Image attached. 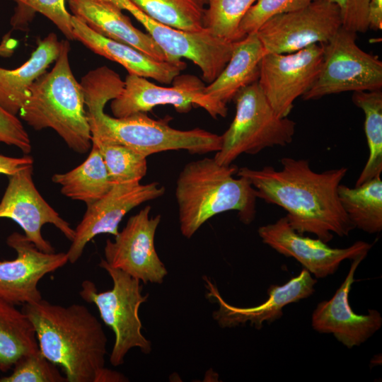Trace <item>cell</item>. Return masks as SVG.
<instances>
[{
    "mask_svg": "<svg viewBox=\"0 0 382 382\" xmlns=\"http://www.w3.org/2000/svg\"><path fill=\"white\" fill-rule=\"evenodd\" d=\"M16 4L11 25L13 29L25 30L36 13L45 16L70 40H74L71 14L65 0H12Z\"/></svg>",
    "mask_w": 382,
    "mask_h": 382,
    "instance_id": "4dcf8cb0",
    "label": "cell"
},
{
    "mask_svg": "<svg viewBox=\"0 0 382 382\" xmlns=\"http://www.w3.org/2000/svg\"><path fill=\"white\" fill-rule=\"evenodd\" d=\"M38 349L35 331L28 316L0 297V371L12 369L21 357Z\"/></svg>",
    "mask_w": 382,
    "mask_h": 382,
    "instance_id": "d4e9b609",
    "label": "cell"
},
{
    "mask_svg": "<svg viewBox=\"0 0 382 382\" xmlns=\"http://www.w3.org/2000/svg\"><path fill=\"white\" fill-rule=\"evenodd\" d=\"M364 257L352 260L349 272L329 300L319 302L311 315V327L320 333L332 334L348 349L365 342L382 325L379 311L369 309L366 314L354 312L349 302V294L354 282V274Z\"/></svg>",
    "mask_w": 382,
    "mask_h": 382,
    "instance_id": "ac0fdd59",
    "label": "cell"
},
{
    "mask_svg": "<svg viewBox=\"0 0 382 382\" xmlns=\"http://www.w3.org/2000/svg\"><path fill=\"white\" fill-rule=\"evenodd\" d=\"M153 20L171 28L199 32L207 0H130Z\"/></svg>",
    "mask_w": 382,
    "mask_h": 382,
    "instance_id": "83f0119b",
    "label": "cell"
},
{
    "mask_svg": "<svg viewBox=\"0 0 382 382\" xmlns=\"http://www.w3.org/2000/svg\"><path fill=\"white\" fill-rule=\"evenodd\" d=\"M323 59V44L291 53L263 55L257 83L278 117H286L294 100L309 90L320 72Z\"/></svg>",
    "mask_w": 382,
    "mask_h": 382,
    "instance_id": "7c38bea8",
    "label": "cell"
},
{
    "mask_svg": "<svg viewBox=\"0 0 382 382\" xmlns=\"http://www.w3.org/2000/svg\"><path fill=\"white\" fill-rule=\"evenodd\" d=\"M60 51V41L51 33L38 42L30 58L19 67H0V106L16 115L25 103L32 84L55 62Z\"/></svg>",
    "mask_w": 382,
    "mask_h": 382,
    "instance_id": "7402d4cb",
    "label": "cell"
},
{
    "mask_svg": "<svg viewBox=\"0 0 382 382\" xmlns=\"http://www.w3.org/2000/svg\"><path fill=\"white\" fill-rule=\"evenodd\" d=\"M82 88L91 139L122 144L146 158L153 154L180 149L192 154H204L217 152L221 147V135L201 128L177 129L144 112L120 118L105 114L106 103L116 97L117 92L105 80H87Z\"/></svg>",
    "mask_w": 382,
    "mask_h": 382,
    "instance_id": "3957f363",
    "label": "cell"
},
{
    "mask_svg": "<svg viewBox=\"0 0 382 382\" xmlns=\"http://www.w3.org/2000/svg\"><path fill=\"white\" fill-rule=\"evenodd\" d=\"M6 243L16 252V257L0 261V297L15 305L40 301V281L69 262L66 253L40 250L16 231L7 237Z\"/></svg>",
    "mask_w": 382,
    "mask_h": 382,
    "instance_id": "e0dca14e",
    "label": "cell"
},
{
    "mask_svg": "<svg viewBox=\"0 0 382 382\" xmlns=\"http://www.w3.org/2000/svg\"><path fill=\"white\" fill-rule=\"evenodd\" d=\"M352 99L364 112V131L369 148L368 160L355 183V186H359L380 176L382 171V91H355Z\"/></svg>",
    "mask_w": 382,
    "mask_h": 382,
    "instance_id": "4316f807",
    "label": "cell"
},
{
    "mask_svg": "<svg viewBox=\"0 0 382 382\" xmlns=\"http://www.w3.org/2000/svg\"><path fill=\"white\" fill-rule=\"evenodd\" d=\"M339 7L342 27L347 30L365 33L369 29L368 6L369 0H330Z\"/></svg>",
    "mask_w": 382,
    "mask_h": 382,
    "instance_id": "e575fe53",
    "label": "cell"
},
{
    "mask_svg": "<svg viewBox=\"0 0 382 382\" xmlns=\"http://www.w3.org/2000/svg\"><path fill=\"white\" fill-rule=\"evenodd\" d=\"M98 265L109 274L112 288L98 291L94 282L84 280L79 295L83 301L96 305L103 323L113 331L115 342L110 362L117 366L124 363L126 354L132 348H139L144 354L151 352V342L141 332L139 316V307L147 301L149 294L142 295L139 279L110 267L104 259Z\"/></svg>",
    "mask_w": 382,
    "mask_h": 382,
    "instance_id": "52a82bcc",
    "label": "cell"
},
{
    "mask_svg": "<svg viewBox=\"0 0 382 382\" xmlns=\"http://www.w3.org/2000/svg\"><path fill=\"white\" fill-rule=\"evenodd\" d=\"M171 87H165L150 82L146 78L128 74L120 93L110 104L115 117H124L138 112L151 110L158 105H170L178 112L185 113L193 107L204 109L211 117H225L226 104L216 102L204 93L205 86L196 76H176Z\"/></svg>",
    "mask_w": 382,
    "mask_h": 382,
    "instance_id": "9c48e42d",
    "label": "cell"
},
{
    "mask_svg": "<svg viewBox=\"0 0 382 382\" xmlns=\"http://www.w3.org/2000/svg\"><path fill=\"white\" fill-rule=\"evenodd\" d=\"M129 11L146 30L168 60L187 59L197 65L203 79L210 83L223 71L231 56L233 42L214 35L208 30L191 33L158 23L141 11L130 0H108Z\"/></svg>",
    "mask_w": 382,
    "mask_h": 382,
    "instance_id": "30bf717a",
    "label": "cell"
},
{
    "mask_svg": "<svg viewBox=\"0 0 382 382\" xmlns=\"http://www.w3.org/2000/svg\"><path fill=\"white\" fill-rule=\"evenodd\" d=\"M69 51V42L61 40L54 67L32 84L18 114L34 129L51 128L73 151L86 154L92 146L91 133L83 91L71 71Z\"/></svg>",
    "mask_w": 382,
    "mask_h": 382,
    "instance_id": "5b68a950",
    "label": "cell"
},
{
    "mask_svg": "<svg viewBox=\"0 0 382 382\" xmlns=\"http://www.w3.org/2000/svg\"><path fill=\"white\" fill-rule=\"evenodd\" d=\"M1 372V371H0Z\"/></svg>",
    "mask_w": 382,
    "mask_h": 382,
    "instance_id": "f35d334b",
    "label": "cell"
},
{
    "mask_svg": "<svg viewBox=\"0 0 382 382\" xmlns=\"http://www.w3.org/2000/svg\"><path fill=\"white\" fill-rule=\"evenodd\" d=\"M282 168H238L237 175L247 179L257 198L286 211L285 216L297 233H310L325 243L333 233L347 236L355 228L340 201L337 188L348 168L313 171L308 160L284 157Z\"/></svg>",
    "mask_w": 382,
    "mask_h": 382,
    "instance_id": "6da1fadb",
    "label": "cell"
},
{
    "mask_svg": "<svg viewBox=\"0 0 382 382\" xmlns=\"http://www.w3.org/2000/svg\"><path fill=\"white\" fill-rule=\"evenodd\" d=\"M71 15L95 32L127 44L158 61H168L148 33L136 28L122 10L108 0H67Z\"/></svg>",
    "mask_w": 382,
    "mask_h": 382,
    "instance_id": "44dd1931",
    "label": "cell"
},
{
    "mask_svg": "<svg viewBox=\"0 0 382 382\" xmlns=\"http://www.w3.org/2000/svg\"><path fill=\"white\" fill-rule=\"evenodd\" d=\"M235 117L221 135L222 144L214 160L229 166L243 154H256L274 146L290 144L296 122L278 117L260 89L257 81L241 88L233 98Z\"/></svg>",
    "mask_w": 382,
    "mask_h": 382,
    "instance_id": "8992f818",
    "label": "cell"
},
{
    "mask_svg": "<svg viewBox=\"0 0 382 382\" xmlns=\"http://www.w3.org/2000/svg\"><path fill=\"white\" fill-rule=\"evenodd\" d=\"M33 158L28 155L11 157L0 154V174L11 175L24 168L33 166Z\"/></svg>",
    "mask_w": 382,
    "mask_h": 382,
    "instance_id": "d590c367",
    "label": "cell"
},
{
    "mask_svg": "<svg viewBox=\"0 0 382 382\" xmlns=\"http://www.w3.org/2000/svg\"><path fill=\"white\" fill-rule=\"evenodd\" d=\"M265 54L256 33L233 42L229 61L220 74L205 86L204 93L211 99L226 104L241 88L257 81Z\"/></svg>",
    "mask_w": 382,
    "mask_h": 382,
    "instance_id": "603a6c76",
    "label": "cell"
},
{
    "mask_svg": "<svg viewBox=\"0 0 382 382\" xmlns=\"http://www.w3.org/2000/svg\"><path fill=\"white\" fill-rule=\"evenodd\" d=\"M257 233L263 243L281 255L294 258L316 279L333 274L345 260L366 257L372 247L369 243L359 241L347 248H331L318 238L297 233L286 216L259 227Z\"/></svg>",
    "mask_w": 382,
    "mask_h": 382,
    "instance_id": "9a60e30c",
    "label": "cell"
},
{
    "mask_svg": "<svg viewBox=\"0 0 382 382\" xmlns=\"http://www.w3.org/2000/svg\"><path fill=\"white\" fill-rule=\"evenodd\" d=\"M39 349L59 366L67 382H97L105 368L108 339L101 323L84 305L52 303L43 299L23 304Z\"/></svg>",
    "mask_w": 382,
    "mask_h": 382,
    "instance_id": "7a4b0ae2",
    "label": "cell"
},
{
    "mask_svg": "<svg viewBox=\"0 0 382 382\" xmlns=\"http://www.w3.org/2000/svg\"><path fill=\"white\" fill-rule=\"evenodd\" d=\"M0 143L16 146L25 154L32 149L29 135L20 120L1 106Z\"/></svg>",
    "mask_w": 382,
    "mask_h": 382,
    "instance_id": "836d02e7",
    "label": "cell"
},
{
    "mask_svg": "<svg viewBox=\"0 0 382 382\" xmlns=\"http://www.w3.org/2000/svg\"><path fill=\"white\" fill-rule=\"evenodd\" d=\"M357 33L342 27L323 45L320 72L305 100L347 91L381 90L382 62L361 50L356 42Z\"/></svg>",
    "mask_w": 382,
    "mask_h": 382,
    "instance_id": "ba28073f",
    "label": "cell"
},
{
    "mask_svg": "<svg viewBox=\"0 0 382 382\" xmlns=\"http://www.w3.org/2000/svg\"><path fill=\"white\" fill-rule=\"evenodd\" d=\"M337 194L341 204L355 228L368 233L382 230V180L374 178L359 186L340 184Z\"/></svg>",
    "mask_w": 382,
    "mask_h": 382,
    "instance_id": "484cf974",
    "label": "cell"
},
{
    "mask_svg": "<svg viewBox=\"0 0 382 382\" xmlns=\"http://www.w3.org/2000/svg\"><path fill=\"white\" fill-rule=\"evenodd\" d=\"M315 0H257L241 21L238 31L240 40L257 29L270 17L301 9Z\"/></svg>",
    "mask_w": 382,
    "mask_h": 382,
    "instance_id": "d6a6232c",
    "label": "cell"
},
{
    "mask_svg": "<svg viewBox=\"0 0 382 382\" xmlns=\"http://www.w3.org/2000/svg\"><path fill=\"white\" fill-rule=\"evenodd\" d=\"M369 28L382 29V0H369L368 6Z\"/></svg>",
    "mask_w": 382,
    "mask_h": 382,
    "instance_id": "8d00e7d4",
    "label": "cell"
},
{
    "mask_svg": "<svg viewBox=\"0 0 382 382\" xmlns=\"http://www.w3.org/2000/svg\"><path fill=\"white\" fill-rule=\"evenodd\" d=\"M17 45V41L10 37L8 33L4 36L2 42L0 43V56L8 57L14 52Z\"/></svg>",
    "mask_w": 382,
    "mask_h": 382,
    "instance_id": "74e56055",
    "label": "cell"
},
{
    "mask_svg": "<svg viewBox=\"0 0 382 382\" xmlns=\"http://www.w3.org/2000/svg\"><path fill=\"white\" fill-rule=\"evenodd\" d=\"M8 183L0 202V218L16 222L24 235L35 245L46 253L55 252L51 243L42 235V227L50 224L69 241L75 231L40 195L33 179V166L8 176Z\"/></svg>",
    "mask_w": 382,
    "mask_h": 382,
    "instance_id": "2e32d148",
    "label": "cell"
},
{
    "mask_svg": "<svg viewBox=\"0 0 382 382\" xmlns=\"http://www.w3.org/2000/svg\"><path fill=\"white\" fill-rule=\"evenodd\" d=\"M71 25L74 40L81 42L94 53L120 64L128 74L169 84L186 67V63L182 60L171 62L152 59L127 44L95 32L72 15Z\"/></svg>",
    "mask_w": 382,
    "mask_h": 382,
    "instance_id": "ffe728a7",
    "label": "cell"
},
{
    "mask_svg": "<svg viewBox=\"0 0 382 382\" xmlns=\"http://www.w3.org/2000/svg\"><path fill=\"white\" fill-rule=\"evenodd\" d=\"M342 25L336 4L315 0L301 9L270 17L255 33L265 53L287 54L328 42Z\"/></svg>",
    "mask_w": 382,
    "mask_h": 382,
    "instance_id": "8fae6325",
    "label": "cell"
},
{
    "mask_svg": "<svg viewBox=\"0 0 382 382\" xmlns=\"http://www.w3.org/2000/svg\"><path fill=\"white\" fill-rule=\"evenodd\" d=\"M115 183H140L147 172L146 157L120 144L92 139Z\"/></svg>",
    "mask_w": 382,
    "mask_h": 382,
    "instance_id": "f1b7e54d",
    "label": "cell"
},
{
    "mask_svg": "<svg viewBox=\"0 0 382 382\" xmlns=\"http://www.w3.org/2000/svg\"><path fill=\"white\" fill-rule=\"evenodd\" d=\"M146 206L128 219L115 240L108 239L104 247L105 261L131 277L147 284H161L168 271L154 246V237L161 215L149 216Z\"/></svg>",
    "mask_w": 382,
    "mask_h": 382,
    "instance_id": "4fadbf2b",
    "label": "cell"
},
{
    "mask_svg": "<svg viewBox=\"0 0 382 382\" xmlns=\"http://www.w3.org/2000/svg\"><path fill=\"white\" fill-rule=\"evenodd\" d=\"M52 181L61 185L62 195L86 204L103 197L114 184L102 156L93 144L88 156L82 163L66 173L54 174Z\"/></svg>",
    "mask_w": 382,
    "mask_h": 382,
    "instance_id": "cb8c5ba5",
    "label": "cell"
},
{
    "mask_svg": "<svg viewBox=\"0 0 382 382\" xmlns=\"http://www.w3.org/2000/svg\"><path fill=\"white\" fill-rule=\"evenodd\" d=\"M257 0H207L203 25L214 35L238 41L241 20Z\"/></svg>",
    "mask_w": 382,
    "mask_h": 382,
    "instance_id": "f546056e",
    "label": "cell"
},
{
    "mask_svg": "<svg viewBox=\"0 0 382 382\" xmlns=\"http://www.w3.org/2000/svg\"><path fill=\"white\" fill-rule=\"evenodd\" d=\"M238 168L218 163L214 158L187 163L176 181L175 198L182 235L190 238L209 219L236 211L240 220L250 224L256 214L257 195L250 183L235 178Z\"/></svg>",
    "mask_w": 382,
    "mask_h": 382,
    "instance_id": "277c9868",
    "label": "cell"
},
{
    "mask_svg": "<svg viewBox=\"0 0 382 382\" xmlns=\"http://www.w3.org/2000/svg\"><path fill=\"white\" fill-rule=\"evenodd\" d=\"M211 294L219 308L213 318L221 328H233L249 323L260 330L264 323H272L281 318L283 308L288 304L307 299L315 291L316 278L305 268L282 285L272 284L267 289L268 299L261 304L251 307H239L228 303L220 296L216 288L208 280Z\"/></svg>",
    "mask_w": 382,
    "mask_h": 382,
    "instance_id": "d6986e66",
    "label": "cell"
},
{
    "mask_svg": "<svg viewBox=\"0 0 382 382\" xmlns=\"http://www.w3.org/2000/svg\"><path fill=\"white\" fill-rule=\"evenodd\" d=\"M0 382H67L56 364L47 359L40 349L21 357L12 372L0 378Z\"/></svg>",
    "mask_w": 382,
    "mask_h": 382,
    "instance_id": "1f68e13d",
    "label": "cell"
},
{
    "mask_svg": "<svg viewBox=\"0 0 382 382\" xmlns=\"http://www.w3.org/2000/svg\"><path fill=\"white\" fill-rule=\"evenodd\" d=\"M164 193L165 187L157 182L113 184L103 197L86 204V210L74 229V237L66 252L69 262H76L86 245L96 236L117 235L120 221L130 210Z\"/></svg>",
    "mask_w": 382,
    "mask_h": 382,
    "instance_id": "5bb4252c",
    "label": "cell"
}]
</instances>
